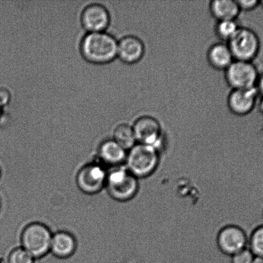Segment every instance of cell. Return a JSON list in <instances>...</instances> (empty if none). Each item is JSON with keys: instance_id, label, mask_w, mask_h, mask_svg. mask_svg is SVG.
Instances as JSON below:
<instances>
[{"instance_id": "obj_1", "label": "cell", "mask_w": 263, "mask_h": 263, "mask_svg": "<svg viewBox=\"0 0 263 263\" xmlns=\"http://www.w3.org/2000/svg\"><path fill=\"white\" fill-rule=\"evenodd\" d=\"M82 55L87 61L105 64L117 57L118 41L114 36L105 32H89L81 44Z\"/></svg>"}, {"instance_id": "obj_2", "label": "cell", "mask_w": 263, "mask_h": 263, "mask_svg": "<svg viewBox=\"0 0 263 263\" xmlns=\"http://www.w3.org/2000/svg\"><path fill=\"white\" fill-rule=\"evenodd\" d=\"M161 152L146 144L136 143L127 152L125 166L139 179L151 177L158 169Z\"/></svg>"}, {"instance_id": "obj_3", "label": "cell", "mask_w": 263, "mask_h": 263, "mask_svg": "<svg viewBox=\"0 0 263 263\" xmlns=\"http://www.w3.org/2000/svg\"><path fill=\"white\" fill-rule=\"evenodd\" d=\"M106 189L113 200L128 202L138 194L139 180L131 174L125 165L111 167L108 171Z\"/></svg>"}, {"instance_id": "obj_4", "label": "cell", "mask_w": 263, "mask_h": 263, "mask_svg": "<svg viewBox=\"0 0 263 263\" xmlns=\"http://www.w3.org/2000/svg\"><path fill=\"white\" fill-rule=\"evenodd\" d=\"M52 235L50 229L45 224L31 223L22 232L21 247L35 259L42 258L50 252Z\"/></svg>"}, {"instance_id": "obj_5", "label": "cell", "mask_w": 263, "mask_h": 263, "mask_svg": "<svg viewBox=\"0 0 263 263\" xmlns=\"http://www.w3.org/2000/svg\"><path fill=\"white\" fill-rule=\"evenodd\" d=\"M226 43L236 61L253 62L258 55L261 48L258 35L254 30L247 27H240Z\"/></svg>"}, {"instance_id": "obj_6", "label": "cell", "mask_w": 263, "mask_h": 263, "mask_svg": "<svg viewBox=\"0 0 263 263\" xmlns=\"http://www.w3.org/2000/svg\"><path fill=\"white\" fill-rule=\"evenodd\" d=\"M259 73L252 62L234 61L225 71L226 84L232 89L256 88Z\"/></svg>"}, {"instance_id": "obj_7", "label": "cell", "mask_w": 263, "mask_h": 263, "mask_svg": "<svg viewBox=\"0 0 263 263\" xmlns=\"http://www.w3.org/2000/svg\"><path fill=\"white\" fill-rule=\"evenodd\" d=\"M136 143L146 144L161 152L164 142L161 123L156 118L144 115L135 121L132 126Z\"/></svg>"}, {"instance_id": "obj_8", "label": "cell", "mask_w": 263, "mask_h": 263, "mask_svg": "<svg viewBox=\"0 0 263 263\" xmlns=\"http://www.w3.org/2000/svg\"><path fill=\"white\" fill-rule=\"evenodd\" d=\"M108 171L100 162H90L84 165L77 174V187L85 194H97L105 188Z\"/></svg>"}, {"instance_id": "obj_9", "label": "cell", "mask_w": 263, "mask_h": 263, "mask_svg": "<svg viewBox=\"0 0 263 263\" xmlns=\"http://www.w3.org/2000/svg\"><path fill=\"white\" fill-rule=\"evenodd\" d=\"M249 237L243 229L236 225H227L218 232L216 243L219 250L226 256H233L248 247Z\"/></svg>"}, {"instance_id": "obj_10", "label": "cell", "mask_w": 263, "mask_h": 263, "mask_svg": "<svg viewBox=\"0 0 263 263\" xmlns=\"http://www.w3.org/2000/svg\"><path fill=\"white\" fill-rule=\"evenodd\" d=\"M258 96L256 88L232 89L227 98L229 109L238 117L248 115L256 107Z\"/></svg>"}, {"instance_id": "obj_11", "label": "cell", "mask_w": 263, "mask_h": 263, "mask_svg": "<svg viewBox=\"0 0 263 263\" xmlns=\"http://www.w3.org/2000/svg\"><path fill=\"white\" fill-rule=\"evenodd\" d=\"M81 22L89 32H104L110 23V15L104 5L93 4L82 10Z\"/></svg>"}, {"instance_id": "obj_12", "label": "cell", "mask_w": 263, "mask_h": 263, "mask_svg": "<svg viewBox=\"0 0 263 263\" xmlns=\"http://www.w3.org/2000/svg\"><path fill=\"white\" fill-rule=\"evenodd\" d=\"M146 53L143 41L137 36L129 35L118 41L117 57L126 64H134L140 62Z\"/></svg>"}, {"instance_id": "obj_13", "label": "cell", "mask_w": 263, "mask_h": 263, "mask_svg": "<svg viewBox=\"0 0 263 263\" xmlns=\"http://www.w3.org/2000/svg\"><path fill=\"white\" fill-rule=\"evenodd\" d=\"M127 152L113 139H108L99 146L100 162L110 167L122 166L125 164Z\"/></svg>"}, {"instance_id": "obj_14", "label": "cell", "mask_w": 263, "mask_h": 263, "mask_svg": "<svg viewBox=\"0 0 263 263\" xmlns=\"http://www.w3.org/2000/svg\"><path fill=\"white\" fill-rule=\"evenodd\" d=\"M77 241L69 232L61 231L53 234L50 252L59 259L73 256L77 249Z\"/></svg>"}, {"instance_id": "obj_15", "label": "cell", "mask_w": 263, "mask_h": 263, "mask_svg": "<svg viewBox=\"0 0 263 263\" xmlns=\"http://www.w3.org/2000/svg\"><path fill=\"white\" fill-rule=\"evenodd\" d=\"M207 58L213 68L224 71L235 61L227 43L223 42L211 46L207 51Z\"/></svg>"}, {"instance_id": "obj_16", "label": "cell", "mask_w": 263, "mask_h": 263, "mask_svg": "<svg viewBox=\"0 0 263 263\" xmlns=\"http://www.w3.org/2000/svg\"><path fill=\"white\" fill-rule=\"evenodd\" d=\"M209 10L217 22L236 20L241 13L237 0H213L210 3Z\"/></svg>"}, {"instance_id": "obj_17", "label": "cell", "mask_w": 263, "mask_h": 263, "mask_svg": "<svg viewBox=\"0 0 263 263\" xmlns=\"http://www.w3.org/2000/svg\"><path fill=\"white\" fill-rule=\"evenodd\" d=\"M113 139L127 151L136 144L132 126L127 123H121L116 127Z\"/></svg>"}, {"instance_id": "obj_18", "label": "cell", "mask_w": 263, "mask_h": 263, "mask_svg": "<svg viewBox=\"0 0 263 263\" xmlns=\"http://www.w3.org/2000/svg\"><path fill=\"white\" fill-rule=\"evenodd\" d=\"M239 28L236 20L220 21L216 22L215 31L221 42L226 43L236 34Z\"/></svg>"}, {"instance_id": "obj_19", "label": "cell", "mask_w": 263, "mask_h": 263, "mask_svg": "<svg viewBox=\"0 0 263 263\" xmlns=\"http://www.w3.org/2000/svg\"><path fill=\"white\" fill-rule=\"evenodd\" d=\"M248 248L255 257H263V225L257 227L249 237Z\"/></svg>"}, {"instance_id": "obj_20", "label": "cell", "mask_w": 263, "mask_h": 263, "mask_svg": "<svg viewBox=\"0 0 263 263\" xmlns=\"http://www.w3.org/2000/svg\"><path fill=\"white\" fill-rule=\"evenodd\" d=\"M35 259L22 247L13 249L8 257L9 263H34Z\"/></svg>"}, {"instance_id": "obj_21", "label": "cell", "mask_w": 263, "mask_h": 263, "mask_svg": "<svg viewBox=\"0 0 263 263\" xmlns=\"http://www.w3.org/2000/svg\"><path fill=\"white\" fill-rule=\"evenodd\" d=\"M232 263H253L255 256L248 247L233 255Z\"/></svg>"}, {"instance_id": "obj_22", "label": "cell", "mask_w": 263, "mask_h": 263, "mask_svg": "<svg viewBox=\"0 0 263 263\" xmlns=\"http://www.w3.org/2000/svg\"><path fill=\"white\" fill-rule=\"evenodd\" d=\"M241 11H252L260 6V1L257 0H237Z\"/></svg>"}, {"instance_id": "obj_23", "label": "cell", "mask_w": 263, "mask_h": 263, "mask_svg": "<svg viewBox=\"0 0 263 263\" xmlns=\"http://www.w3.org/2000/svg\"><path fill=\"white\" fill-rule=\"evenodd\" d=\"M11 95L6 87H0V106L4 107L9 104Z\"/></svg>"}, {"instance_id": "obj_24", "label": "cell", "mask_w": 263, "mask_h": 263, "mask_svg": "<svg viewBox=\"0 0 263 263\" xmlns=\"http://www.w3.org/2000/svg\"><path fill=\"white\" fill-rule=\"evenodd\" d=\"M256 89L259 95L263 96V73L259 74L258 81H257L256 85Z\"/></svg>"}, {"instance_id": "obj_25", "label": "cell", "mask_w": 263, "mask_h": 263, "mask_svg": "<svg viewBox=\"0 0 263 263\" xmlns=\"http://www.w3.org/2000/svg\"><path fill=\"white\" fill-rule=\"evenodd\" d=\"M259 109L260 112L263 115V96L261 97V99L259 100Z\"/></svg>"}, {"instance_id": "obj_26", "label": "cell", "mask_w": 263, "mask_h": 263, "mask_svg": "<svg viewBox=\"0 0 263 263\" xmlns=\"http://www.w3.org/2000/svg\"><path fill=\"white\" fill-rule=\"evenodd\" d=\"M253 263H263V257H255Z\"/></svg>"}, {"instance_id": "obj_27", "label": "cell", "mask_w": 263, "mask_h": 263, "mask_svg": "<svg viewBox=\"0 0 263 263\" xmlns=\"http://www.w3.org/2000/svg\"><path fill=\"white\" fill-rule=\"evenodd\" d=\"M2 114V107L0 106V118H1Z\"/></svg>"}, {"instance_id": "obj_28", "label": "cell", "mask_w": 263, "mask_h": 263, "mask_svg": "<svg viewBox=\"0 0 263 263\" xmlns=\"http://www.w3.org/2000/svg\"><path fill=\"white\" fill-rule=\"evenodd\" d=\"M260 6H262L263 7V1H260Z\"/></svg>"}, {"instance_id": "obj_29", "label": "cell", "mask_w": 263, "mask_h": 263, "mask_svg": "<svg viewBox=\"0 0 263 263\" xmlns=\"http://www.w3.org/2000/svg\"><path fill=\"white\" fill-rule=\"evenodd\" d=\"M0 176H1V172H0Z\"/></svg>"}, {"instance_id": "obj_30", "label": "cell", "mask_w": 263, "mask_h": 263, "mask_svg": "<svg viewBox=\"0 0 263 263\" xmlns=\"http://www.w3.org/2000/svg\"><path fill=\"white\" fill-rule=\"evenodd\" d=\"M262 216H263V211H262Z\"/></svg>"}]
</instances>
